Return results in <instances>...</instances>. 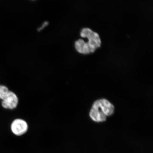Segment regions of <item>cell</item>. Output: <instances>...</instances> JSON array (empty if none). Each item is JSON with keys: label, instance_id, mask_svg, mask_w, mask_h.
Segmentation results:
<instances>
[{"label": "cell", "instance_id": "1", "mask_svg": "<svg viewBox=\"0 0 153 153\" xmlns=\"http://www.w3.org/2000/svg\"><path fill=\"white\" fill-rule=\"evenodd\" d=\"M80 36L82 38H87V42L83 39H80L74 43V47L78 52L83 54H89L94 53L97 49L100 48L101 41L99 34L97 32L88 28L82 29Z\"/></svg>", "mask_w": 153, "mask_h": 153}, {"label": "cell", "instance_id": "2", "mask_svg": "<svg viewBox=\"0 0 153 153\" xmlns=\"http://www.w3.org/2000/svg\"><path fill=\"white\" fill-rule=\"evenodd\" d=\"M114 112V105L106 99L95 101L90 111V117L93 121L99 123L106 121L107 117L112 115Z\"/></svg>", "mask_w": 153, "mask_h": 153}, {"label": "cell", "instance_id": "3", "mask_svg": "<svg viewBox=\"0 0 153 153\" xmlns=\"http://www.w3.org/2000/svg\"><path fill=\"white\" fill-rule=\"evenodd\" d=\"M11 132L17 137L24 135L27 132L28 125L25 120L20 118L14 120L10 125Z\"/></svg>", "mask_w": 153, "mask_h": 153}, {"label": "cell", "instance_id": "4", "mask_svg": "<svg viewBox=\"0 0 153 153\" xmlns=\"http://www.w3.org/2000/svg\"><path fill=\"white\" fill-rule=\"evenodd\" d=\"M18 96L13 92L9 91L5 97L1 100V105L3 108L7 110H13L18 105Z\"/></svg>", "mask_w": 153, "mask_h": 153}, {"label": "cell", "instance_id": "5", "mask_svg": "<svg viewBox=\"0 0 153 153\" xmlns=\"http://www.w3.org/2000/svg\"><path fill=\"white\" fill-rule=\"evenodd\" d=\"M9 90L6 86L0 85V100H2L8 93Z\"/></svg>", "mask_w": 153, "mask_h": 153}, {"label": "cell", "instance_id": "6", "mask_svg": "<svg viewBox=\"0 0 153 153\" xmlns=\"http://www.w3.org/2000/svg\"><path fill=\"white\" fill-rule=\"evenodd\" d=\"M49 24V22H43L42 25L39 28H38V30L39 31H41V30L43 29L44 28L47 27Z\"/></svg>", "mask_w": 153, "mask_h": 153}]
</instances>
